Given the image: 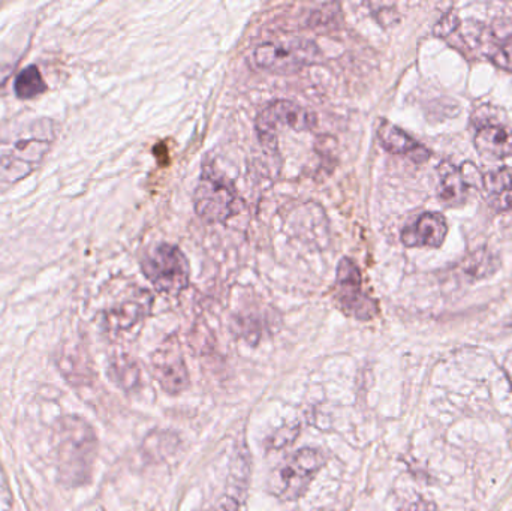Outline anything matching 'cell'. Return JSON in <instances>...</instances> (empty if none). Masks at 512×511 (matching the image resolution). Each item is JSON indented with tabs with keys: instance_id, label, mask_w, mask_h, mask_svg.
Returning <instances> with one entry per match:
<instances>
[{
	"instance_id": "obj_1",
	"label": "cell",
	"mask_w": 512,
	"mask_h": 511,
	"mask_svg": "<svg viewBox=\"0 0 512 511\" xmlns=\"http://www.w3.org/2000/svg\"><path fill=\"white\" fill-rule=\"evenodd\" d=\"M98 452V438L80 417H65L57 429V461L63 480L77 486L89 482Z\"/></svg>"
},
{
	"instance_id": "obj_2",
	"label": "cell",
	"mask_w": 512,
	"mask_h": 511,
	"mask_svg": "<svg viewBox=\"0 0 512 511\" xmlns=\"http://www.w3.org/2000/svg\"><path fill=\"white\" fill-rule=\"evenodd\" d=\"M324 453L300 449L271 473L268 489L282 501H294L306 494L312 480L325 465Z\"/></svg>"
},
{
	"instance_id": "obj_3",
	"label": "cell",
	"mask_w": 512,
	"mask_h": 511,
	"mask_svg": "<svg viewBox=\"0 0 512 511\" xmlns=\"http://www.w3.org/2000/svg\"><path fill=\"white\" fill-rule=\"evenodd\" d=\"M321 59L315 42L304 38L280 39L259 44L254 51L256 66L273 74H295Z\"/></svg>"
},
{
	"instance_id": "obj_4",
	"label": "cell",
	"mask_w": 512,
	"mask_h": 511,
	"mask_svg": "<svg viewBox=\"0 0 512 511\" xmlns=\"http://www.w3.org/2000/svg\"><path fill=\"white\" fill-rule=\"evenodd\" d=\"M146 278L161 293L179 294L189 285L188 258L182 249L170 243H161L146 255L141 263Z\"/></svg>"
},
{
	"instance_id": "obj_5",
	"label": "cell",
	"mask_w": 512,
	"mask_h": 511,
	"mask_svg": "<svg viewBox=\"0 0 512 511\" xmlns=\"http://www.w3.org/2000/svg\"><path fill=\"white\" fill-rule=\"evenodd\" d=\"M237 194L230 180L219 174L212 165H204L200 182L195 189V212L210 224L225 222L236 210Z\"/></svg>"
},
{
	"instance_id": "obj_6",
	"label": "cell",
	"mask_w": 512,
	"mask_h": 511,
	"mask_svg": "<svg viewBox=\"0 0 512 511\" xmlns=\"http://www.w3.org/2000/svg\"><path fill=\"white\" fill-rule=\"evenodd\" d=\"M315 125L316 116L312 111L288 99H276L270 102L258 114L255 122L259 140L264 147H268V150L276 149L277 129L286 126L294 131L303 132L310 131L315 128Z\"/></svg>"
},
{
	"instance_id": "obj_7",
	"label": "cell",
	"mask_w": 512,
	"mask_h": 511,
	"mask_svg": "<svg viewBox=\"0 0 512 511\" xmlns=\"http://www.w3.org/2000/svg\"><path fill=\"white\" fill-rule=\"evenodd\" d=\"M334 300L343 314L369 321L378 315V303L363 291V276L354 261L342 258L337 266Z\"/></svg>"
},
{
	"instance_id": "obj_8",
	"label": "cell",
	"mask_w": 512,
	"mask_h": 511,
	"mask_svg": "<svg viewBox=\"0 0 512 511\" xmlns=\"http://www.w3.org/2000/svg\"><path fill=\"white\" fill-rule=\"evenodd\" d=\"M152 372L159 386L170 395L185 392L191 383L185 359L177 342H168L153 354Z\"/></svg>"
},
{
	"instance_id": "obj_9",
	"label": "cell",
	"mask_w": 512,
	"mask_h": 511,
	"mask_svg": "<svg viewBox=\"0 0 512 511\" xmlns=\"http://www.w3.org/2000/svg\"><path fill=\"white\" fill-rule=\"evenodd\" d=\"M47 150L45 140H24L15 144L14 152L0 158V182L15 183L29 176Z\"/></svg>"
},
{
	"instance_id": "obj_10",
	"label": "cell",
	"mask_w": 512,
	"mask_h": 511,
	"mask_svg": "<svg viewBox=\"0 0 512 511\" xmlns=\"http://www.w3.org/2000/svg\"><path fill=\"white\" fill-rule=\"evenodd\" d=\"M448 234V224L439 213H423L402 231L408 248H439Z\"/></svg>"
},
{
	"instance_id": "obj_11",
	"label": "cell",
	"mask_w": 512,
	"mask_h": 511,
	"mask_svg": "<svg viewBox=\"0 0 512 511\" xmlns=\"http://www.w3.org/2000/svg\"><path fill=\"white\" fill-rule=\"evenodd\" d=\"M378 138L382 147L393 155H403L415 162H426L430 152L417 140L406 134L399 126L382 120L378 126Z\"/></svg>"
},
{
	"instance_id": "obj_12",
	"label": "cell",
	"mask_w": 512,
	"mask_h": 511,
	"mask_svg": "<svg viewBox=\"0 0 512 511\" xmlns=\"http://www.w3.org/2000/svg\"><path fill=\"white\" fill-rule=\"evenodd\" d=\"M475 146L486 158L502 159L512 155V131L504 125L481 126L475 135Z\"/></svg>"
},
{
	"instance_id": "obj_13",
	"label": "cell",
	"mask_w": 512,
	"mask_h": 511,
	"mask_svg": "<svg viewBox=\"0 0 512 511\" xmlns=\"http://www.w3.org/2000/svg\"><path fill=\"white\" fill-rule=\"evenodd\" d=\"M483 186L489 195V204L496 212L512 210V168L490 171L483 177Z\"/></svg>"
},
{
	"instance_id": "obj_14",
	"label": "cell",
	"mask_w": 512,
	"mask_h": 511,
	"mask_svg": "<svg viewBox=\"0 0 512 511\" xmlns=\"http://www.w3.org/2000/svg\"><path fill=\"white\" fill-rule=\"evenodd\" d=\"M441 182H439V198L447 206H459L465 203L468 197L469 185L465 174L460 168L453 167L451 164H442L439 167Z\"/></svg>"
},
{
	"instance_id": "obj_15",
	"label": "cell",
	"mask_w": 512,
	"mask_h": 511,
	"mask_svg": "<svg viewBox=\"0 0 512 511\" xmlns=\"http://www.w3.org/2000/svg\"><path fill=\"white\" fill-rule=\"evenodd\" d=\"M14 90L20 99H32L42 95L47 90V84L38 66L30 65L24 68L15 78Z\"/></svg>"
},
{
	"instance_id": "obj_16",
	"label": "cell",
	"mask_w": 512,
	"mask_h": 511,
	"mask_svg": "<svg viewBox=\"0 0 512 511\" xmlns=\"http://www.w3.org/2000/svg\"><path fill=\"white\" fill-rule=\"evenodd\" d=\"M498 267V260L487 251L475 252L474 255H471V257L463 263V269H465L466 275L478 279L492 275V273L496 272Z\"/></svg>"
},
{
	"instance_id": "obj_17",
	"label": "cell",
	"mask_w": 512,
	"mask_h": 511,
	"mask_svg": "<svg viewBox=\"0 0 512 511\" xmlns=\"http://www.w3.org/2000/svg\"><path fill=\"white\" fill-rule=\"evenodd\" d=\"M111 377L123 389H134L140 380V369L137 363L129 359H120L111 366Z\"/></svg>"
},
{
	"instance_id": "obj_18",
	"label": "cell",
	"mask_w": 512,
	"mask_h": 511,
	"mask_svg": "<svg viewBox=\"0 0 512 511\" xmlns=\"http://www.w3.org/2000/svg\"><path fill=\"white\" fill-rule=\"evenodd\" d=\"M146 309L140 303H137V305L135 303H126V305L120 306L117 311L110 315L111 327L119 330L129 329V327L134 326L143 317Z\"/></svg>"
},
{
	"instance_id": "obj_19",
	"label": "cell",
	"mask_w": 512,
	"mask_h": 511,
	"mask_svg": "<svg viewBox=\"0 0 512 511\" xmlns=\"http://www.w3.org/2000/svg\"><path fill=\"white\" fill-rule=\"evenodd\" d=\"M487 54L499 68L512 72V38L502 42H495L490 38V48Z\"/></svg>"
},
{
	"instance_id": "obj_20",
	"label": "cell",
	"mask_w": 512,
	"mask_h": 511,
	"mask_svg": "<svg viewBox=\"0 0 512 511\" xmlns=\"http://www.w3.org/2000/svg\"><path fill=\"white\" fill-rule=\"evenodd\" d=\"M460 26H462V23H460L459 15L456 11H450L436 24L435 35L439 38H448V36H453L454 33L459 32Z\"/></svg>"
},
{
	"instance_id": "obj_21",
	"label": "cell",
	"mask_w": 512,
	"mask_h": 511,
	"mask_svg": "<svg viewBox=\"0 0 512 511\" xmlns=\"http://www.w3.org/2000/svg\"><path fill=\"white\" fill-rule=\"evenodd\" d=\"M504 371L505 375H507L508 381H510L512 386V350L510 353H508L507 359H505Z\"/></svg>"
}]
</instances>
